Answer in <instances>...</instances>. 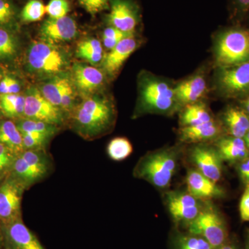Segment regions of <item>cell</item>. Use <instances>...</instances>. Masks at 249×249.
Masks as SVG:
<instances>
[{"mask_svg": "<svg viewBox=\"0 0 249 249\" xmlns=\"http://www.w3.org/2000/svg\"><path fill=\"white\" fill-rule=\"evenodd\" d=\"M242 105H243L244 108H245V111L249 116V94L245 101H242Z\"/></svg>", "mask_w": 249, "mask_h": 249, "instance_id": "ee69618b", "label": "cell"}, {"mask_svg": "<svg viewBox=\"0 0 249 249\" xmlns=\"http://www.w3.org/2000/svg\"><path fill=\"white\" fill-rule=\"evenodd\" d=\"M25 188L14 178L6 180L0 186V221L6 225L22 219L21 201Z\"/></svg>", "mask_w": 249, "mask_h": 249, "instance_id": "7c38bea8", "label": "cell"}, {"mask_svg": "<svg viewBox=\"0 0 249 249\" xmlns=\"http://www.w3.org/2000/svg\"><path fill=\"white\" fill-rule=\"evenodd\" d=\"M70 11L71 4L69 0H50L46 6V14L53 19L65 17Z\"/></svg>", "mask_w": 249, "mask_h": 249, "instance_id": "836d02e7", "label": "cell"}, {"mask_svg": "<svg viewBox=\"0 0 249 249\" xmlns=\"http://www.w3.org/2000/svg\"><path fill=\"white\" fill-rule=\"evenodd\" d=\"M219 67L237 65L249 60V31L232 28L219 36L214 49Z\"/></svg>", "mask_w": 249, "mask_h": 249, "instance_id": "3957f363", "label": "cell"}, {"mask_svg": "<svg viewBox=\"0 0 249 249\" xmlns=\"http://www.w3.org/2000/svg\"><path fill=\"white\" fill-rule=\"evenodd\" d=\"M3 78V73L2 71H1V70H0V81H1V78Z\"/></svg>", "mask_w": 249, "mask_h": 249, "instance_id": "bcb514c9", "label": "cell"}, {"mask_svg": "<svg viewBox=\"0 0 249 249\" xmlns=\"http://www.w3.org/2000/svg\"><path fill=\"white\" fill-rule=\"evenodd\" d=\"M23 147L25 150H45L52 138L44 134H22Z\"/></svg>", "mask_w": 249, "mask_h": 249, "instance_id": "e575fe53", "label": "cell"}, {"mask_svg": "<svg viewBox=\"0 0 249 249\" xmlns=\"http://www.w3.org/2000/svg\"><path fill=\"white\" fill-rule=\"evenodd\" d=\"M5 247L4 232H3L2 225L0 224V249H4Z\"/></svg>", "mask_w": 249, "mask_h": 249, "instance_id": "7bdbcfd3", "label": "cell"}, {"mask_svg": "<svg viewBox=\"0 0 249 249\" xmlns=\"http://www.w3.org/2000/svg\"><path fill=\"white\" fill-rule=\"evenodd\" d=\"M18 15L17 7L11 0H0V27L12 24Z\"/></svg>", "mask_w": 249, "mask_h": 249, "instance_id": "d6a6232c", "label": "cell"}, {"mask_svg": "<svg viewBox=\"0 0 249 249\" xmlns=\"http://www.w3.org/2000/svg\"><path fill=\"white\" fill-rule=\"evenodd\" d=\"M78 3L91 16L109 9L110 0H78Z\"/></svg>", "mask_w": 249, "mask_h": 249, "instance_id": "8d00e7d4", "label": "cell"}, {"mask_svg": "<svg viewBox=\"0 0 249 249\" xmlns=\"http://www.w3.org/2000/svg\"><path fill=\"white\" fill-rule=\"evenodd\" d=\"M240 213L242 220L249 222V184L246 185L245 191L241 198Z\"/></svg>", "mask_w": 249, "mask_h": 249, "instance_id": "60d3db41", "label": "cell"}, {"mask_svg": "<svg viewBox=\"0 0 249 249\" xmlns=\"http://www.w3.org/2000/svg\"><path fill=\"white\" fill-rule=\"evenodd\" d=\"M109 9L106 19L108 25L134 34L140 21L138 5L133 0H110Z\"/></svg>", "mask_w": 249, "mask_h": 249, "instance_id": "8fae6325", "label": "cell"}, {"mask_svg": "<svg viewBox=\"0 0 249 249\" xmlns=\"http://www.w3.org/2000/svg\"><path fill=\"white\" fill-rule=\"evenodd\" d=\"M0 142L4 144L16 156L24 150L22 134L18 128L17 124L10 120L0 122Z\"/></svg>", "mask_w": 249, "mask_h": 249, "instance_id": "cb8c5ba5", "label": "cell"}, {"mask_svg": "<svg viewBox=\"0 0 249 249\" xmlns=\"http://www.w3.org/2000/svg\"><path fill=\"white\" fill-rule=\"evenodd\" d=\"M75 131L85 139H93L105 133L114 119L110 101L102 96L91 94L71 111Z\"/></svg>", "mask_w": 249, "mask_h": 249, "instance_id": "6da1fadb", "label": "cell"}, {"mask_svg": "<svg viewBox=\"0 0 249 249\" xmlns=\"http://www.w3.org/2000/svg\"><path fill=\"white\" fill-rule=\"evenodd\" d=\"M134 34L124 32L115 27L108 25L104 29L102 34L103 44L108 50L115 47L121 40L127 37H132Z\"/></svg>", "mask_w": 249, "mask_h": 249, "instance_id": "1f68e13d", "label": "cell"}, {"mask_svg": "<svg viewBox=\"0 0 249 249\" xmlns=\"http://www.w3.org/2000/svg\"><path fill=\"white\" fill-rule=\"evenodd\" d=\"M247 249H249V245L248 246V248H247Z\"/></svg>", "mask_w": 249, "mask_h": 249, "instance_id": "7dc6e473", "label": "cell"}, {"mask_svg": "<svg viewBox=\"0 0 249 249\" xmlns=\"http://www.w3.org/2000/svg\"><path fill=\"white\" fill-rule=\"evenodd\" d=\"M217 88L228 97H239L249 93V60L232 65L219 67Z\"/></svg>", "mask_w": 249, "mask_h": 249, "instance_id": "ba28073f", "label": "cell"}, {"mask_svg": "<svg viewBox=\"0 0 249 249\" xmlns=\"http://www.w3.org/2000/svg\"><path fill=\"white\" fill-rule=\"evenodd\" d=\"M224 120L231 137L245 138L249 131V116L245 110L229 107L224 113Z\"/></svg>", "mask_w": 249, "mask_h": 249, "instance_id": "603a6c76", "label": "cell"}, {"mask_svg": "<svg viewBox=\"0 0 249 249\" xmlns=\"http://www.w3.org/2000/svg\"><path fill=\"white\" fill-rule=\"evenodd\" d=\"M40 34L45 42L54 44L73 40L78 35V25L71 16L48 18L41 24Z\"/></svg>", "mask_w": 249, "mask_h": 249, "instance_id": "4fadbf2b", "label": "cell"}, {"mask_svg": "<svg viewBox=\"0 0 249 249\" xmlns=\"http://www.w3.org/2000/svg\"><path fill=\"white\" fill-rule=\"evenodd\" d=\"M71 80L80 92L89 96L104 83V74L96 67L83 63H75L72 67Z\"/></svg>", "mask_w": 249, "mask_h": 249, "instance_id": "e0dca14e", "label": "cell"}, {"mask_svg": "<svg viewBox=\"0 0 249 249\" xmlns=\"http://www.w3.org/2000/svg\"><path fill=\"white\" fill-rule=\"evenodd\" d=\"M141 96L145 107L160 112L170 110L177 101L174 88L156 79L147 80L142 84Z\"/></svg>", "mask_w": 249, "mask_h": 249, "instance_id": "30bf717a", "label": "cell"}, {"mask_svg": "<svg viewBox=\"0 0 249 249\" xmlns=\"http://www.w3.org/2000/svg\"><path fill=\"white\" fill-rule=\"evenodd\" d=\"M24 96L25 119L42 121L58 127L64 122V111L47 101L37 88H31Z\"/></svg>", "mask_w": 249, "mask_h": 249, "instance_id": "52a82bcc", "label": "cell"}, {"mask_svg": "<svg viewBox=\"0 0 249 249\" xmlns=\"http://www.w3.org/2000/svg\"><path fill=\"white\" fill-rule=\"evenodd\" d=\"M21 90L20 84L16 78L9 76H3L0 81V95L18 94Z\"/></svg>", "mask_w": 249, "mask_h": 249, "instance_id": "f35d334b", "label": "cell"}, {"mask_svg": "<svg viewBox=\"0 0 249 249\" xmlns=\"http://www.w3.org/2000/svg\"><path fill=\"white\" fill-rule=\"evenodd\" d=\"M137 40L134 36L121 40L115 47L105 55L102 62L103 68L106 73L114 75L120 70L124 62L137 49Z\"/></svg>", "mask_w": 249, "mask_h": 249, "instance_id": "d6986e66", "label": "cell"}, {"mask_svg": "<svg viewBox=\"0 0 249 249\" xmlns=\"http://www.w3.org/2000/svg\"><path fill=\"white\" fill-rule=\"evenodd\" d=\"M188 193L197 199H210L223 196L217 183L206 178L197 170L189 171L186 178Z\"/></svg>", "mask_w": 249, "mask_h": 249, "instance_id": "ac0fdd59", "label": "cell"}, {"mask_svg": "<svg viewBox=\"0 0 249 249\" xmlns=\"http://www.w3.org/2000/svg\"><path fill=\"white\" fill-rule=\"evenodd\" d=\"M216 249H237L235 246L232 245H229V244L224 243V245L221 246V247H218Z\"/></svg>", "mask_w": 249, "mask_h": 249, "instance_id": "f6af8a7d", "label": "cell"}, {"mask_svg": "<svg viewBox=\"0 0 249 249\" xmlns=\"http://www.w3.org/2000/svg\"><path fill=\"white\" fill-rule=\"evenodd\" d=\"M16 124L21 134H44L53 137L58 130V126L25 118L19 119Z\"/></svg>", "mask_w": 249, "mask_h": 249, "instance_id": "83f0119b", "label": "cell"}, {"mask_svg": "<svg viewBox=\"0 0 249 249\" xmlns=\"http://www.w3.org/2000/svg\"><path fill=\"white\" fill-rule=\"evenodd\" d=\"M217 152L222 160L235 161L243 160L248 155V147L245 139L237 137H226L218 141Z\"/></svg>", "mask_w": 249, "mask_h": 249, "instance_id": "7402d4cb", "label": "cell"}, {"mask_svg": "<svg viewBox=\"0 0 249 249\" xmlns=\"http://www.w3.org/2000/svg\"><path fill=\"white\" fill-rule=\"evenodd\" d=\"M230 11L232 19H242L249 12V0H231Z\"/></svg>", "mask_w": 249, "mask_h": 249, "instance_id": "ab89813d", "label": "cell"}, {"mask_svg": "<svg viewBox=\"0 0 249 249\" xmlns=\"http://www.w3.org/2000/svg\"><path fill=\"white\" fill-rule=\"evenodd\" d=\"M247 14H248V13H247Z\"/></svg>", "mask_w": 249, "mask_h": 249, "instance_id": "c3c4849f", "label": "cell"}, {"mask_svg": "<svg viewBox=\"0 0 249 249\" xmlns=\"http://www.w3.org/2000/svg\"><path fill=\"white\" fill-rule=\"evenodd\" d=\"M192 160L196 170L217 183L222 178V159L217 150L209 147L197 146L191 153Z\"/></svg>", "mask_w": 249, "mask_h": 249, "instance_id": "9a60e30c", "label": "cell"}, {"mask_svg": "<svg viewBox=\"0 0 249 249\" xmlns=\"http://www.w3.org/2000/svg\"><path fill=\"white\" fill-rule=\"evenodd\" d=\"M220 132V127L213 120L197 125L183 127L180 130V136L183 142H198L215 138Z\"/></svg>", "mask_w": 249, "mask_h": 249, "instance_id": "44dd1931", "label": "cell"}, {"mask_svg": "<svg viewBox=\"0 0 249 249\" xmlns=\"http://www.w3.org/2000/svg\"><path fill=\"white\" fill-rule=\"evenodd\" d=\"M167 201L170 214L177 222L189 224L201 211L197 199L189 193H171Z\"/></svg>", "mask_w": 249, "mask_h": 249, "instance_id": "2e32d148", "label": "cell"}, {"mask_svg": "<svg viewBox=\"0 0 249 249\" xmlns=\"http://www.w3.org/2000/svg\"><path fill=\"white\" fill-rule=\"evenodd\" d=\"M206 82L204 77L196 76L185 80L174 88L177 101L183 104L196 103L204 94Z\"/></svg>", "mask_w": 249, "mask_h": 249, "instance_id": "ffe728a7", "label": "cell"}, {"mask_svg": "<svg viewBox=\"0 0 249 249\" xmlns=\"http://www.w3.org/2000/svg\"><path fill=\"white\" fill-rule=\"evenodd\" d=\"M51 168L52 161L45 150H25L16 156L11 170L14 178L27 188L45 178Z\"/></svg>", "mask_w": 249, "mask_h": 249, "instance_id": "277c9868", "label": "cell"}, {"mask_svg": "<svg viewBox=\"0 0 249 249\" xmlns=\"http://www.w3.org/2000/svg\"><path fill=\"white\" fill-rule=\"evenodd\" d=\"M16 156L0 142V175L11 169Z\"/></svg>", "mask_w": 249, "mask_h": 249, "instance_id": "74e56055", "label": "cell"}, {"mask_svg": "<svg viewBox=\"0 0 249 249\" xmlns=\"http://www.w3.org/2000/svg\"><path fill=\"white\" fill-rule=\"evenodd\" d=\"M6 249H46L22 219L2 225Z\"/></svg>", "mask_w": 249, "mask_h": 249, "instance_id": "5bb4252c", "label": "cell"}, {"mask_svg": "<svg viewBox=\"0 0 249 249\" xmlns=\"http://www.w3.org/2000/svg\"><path fill=\"white\" fill-rule=\"evenodd\" d=\"M190 234L202 237L213 249L224 245L227 237V228L220 214L215 210L209 208L202 210L188 224Z\"/></svg>", "mask_w": 249, "mask_h": 249, "instance_id": "8992f818", "label": "cell"}, {"mask_svg": "<svg viewBox=\"0 0 249 249\" xmlns=\"http://www.w3.org/2000/svg\"><path fill=\"white\" fill-rule=\"evenodd\" d=\"M107 155L115 161L126 160L133 152V147L128 139L124 137H116L108 144Z\"/></svg>", "mask_w": 249, "mask_h": 249, "instance_id": "f1b7e54d", "label": "cell"}, {"mask_svg": "<svg viewBox=\"0 0 249 249\" xmlns=\"http://www.w3.org/2000/svg\"><path fill=\"white\" fill-rule=\"evenodd\" d=\"M178 249H213L207 241L199 236H181L178 239Z\"/></svg>", "mask_w": 249, "mask_h": 249, "instance_id": "d590c367", "label": "cell"}, {"mask_svg": "<svg viewBox=\"0 0 249 249\" xmlns=\"http://www.w3.org/2000/svg\"><path fill=\"white\" fill-rule=\"evenodd\" d=\"M71 79L60 74L52 77L39 88L40 93L64 112H71L75 106L76 89Z\"/></svg>", "mask_w": 249, "mask_h": 249, "instance_id": "9c48e42d", "label": "cell"}, {"mask_svg": "<svg viewBox=\"0 0 249 249\" xmlns=\"http://www.w3.org/2000/svg\"><path fill=\"white\" fill-rule=\"evenodd\" d=\"M76 55L92 65H97L103 62L105 56L102 44L93 37L82 40L77 47Z\"/></svg>", "mask_w": 249, "mask_h": 249, "instance_id": "d4e9b609", "label": "cell"}, {"mask_svg": "<svg viewBox=\"0 0 249 249\" xmlns=\"http://www.w3.org/2000/svg\"><path fill=\"white\" fill-rule=\"evenodd\" d=\"M46 14V6L41 0H29L23 6L19 17L24 23L38 22Z\"/></svg>", "mask_w": 249, "mask_h": 249, "instance_id": "f546056e", "label": "cell"}, {"mask_svg": "<svg viewBox=\"0 0 249 249\" xmlns=\"http://www.w3.org/2000/svg\"><path fill=\"white\" fill-rule=\"evenodd\" d=\"M177 166L176 155L164 150L145 156L137 165L135 175L155 186L163 188L170 184Z\"/></svg>", "mask_w": 249, "mask_h": 249, "instance_id": "5b68a950", "label": "cell"}, {"mask_svg": "<svg viewBox=\"0 0 249 249\" xmlns=\"http://www.w3.org/2000/svg\"><path fill=\"white\" fill-rule=\"evenodd\" d=\"M239 173L243 182L249 184V157H246L241 162L239 167Z\"/></svg>", "mask_w": 249, "mask_h": 249, "instance_id": "b9f144b4", "label": "cell"}, {"mask_svg": "<svg viewBox=\"0 0 249 249\" xmlns=\"http://www.w3.org/2000/svg\"><path fill=\"white\" fill-rule=\"evenodd\" d=\"M213 120L207 108L201 103L187 105L181 116L183 127L197 125Z\"/></svg>", "mask_w": 249, "mask_h": 249, "instance_id": "484cf974", "label": "cell"}, {"mask_svg": "<svg viewBox=\"0 0 249 249\" xmlns=\"http://www.w3.org/2000/svg\"><path fill=\"white\" fill-rule=\"evenodd\" d=\"M69 65L65 50L45 41H34L27 53V70L39 77H54L62 74Z\"/></svg>", "mask_w": 249, "mask_h": 249, "instance_id": "7a4b0ae2", "label": "cell"}, {"mask_svg": "<svg viewBox=\"0 0 249 249\" xmlns=\"http://www.w3.org/2000/svg\"><path fill=\"white\" fill-rule=\"evenodd\" d=\"M18 51V42L14 34L4 27H0V60L13 58Z\"/></svg>", "mask_w": 249, "mask_h": 249, "instance_id": "4dcf8cb0", "label": "cell"}, {"mask_svg": "<svg viewBox=\"0 0 249 249\" xmlns=\"http://www.w3.org/2000/svg\"><path fill=\"white\" fill-rule=\"evenodd\" d=\"M25 96L19 94L0 95V109L11 118H24Z\"/></svg>", "mask_w": 249, "mask_h": 249, "instance_id": "4316f807", "label": "cell"}]
</instances>
